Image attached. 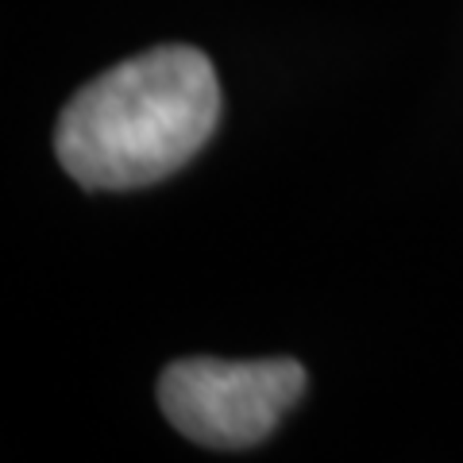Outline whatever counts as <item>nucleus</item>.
Masks as SVG:
<instances>
[{"label": "nucleus", "mask_w": 463, "mask_h": 463, "mask_svg": "<svg viewBox=\"0 0 463 463\" xmlns=\"http://www.w3.org/2000/svg\"><path fill=\"white\" fill-rule=\"evenodd\" d=\"M221 116L213 62L194 47H158L112 66L70 100L54 155L85 190H136L205 147Z\"/></svg>", "instance_id": "nucleus-1"}, {"label": "nucleus", "mask_w": 463, "mask_h": 463, "mask_svg": "<svg viewBox=\"0 0 463 463\" xmlns=\"http://www.w3.org/2000/svg\"><path fill=\"white\" fill-rule=\"evenodd\" d=\"M306 390L294 359H178L158 379V405L170 425L209 448H251L282 421Z\"/></svg>", "instance_id": "nucleus-2"}]
</instances>
